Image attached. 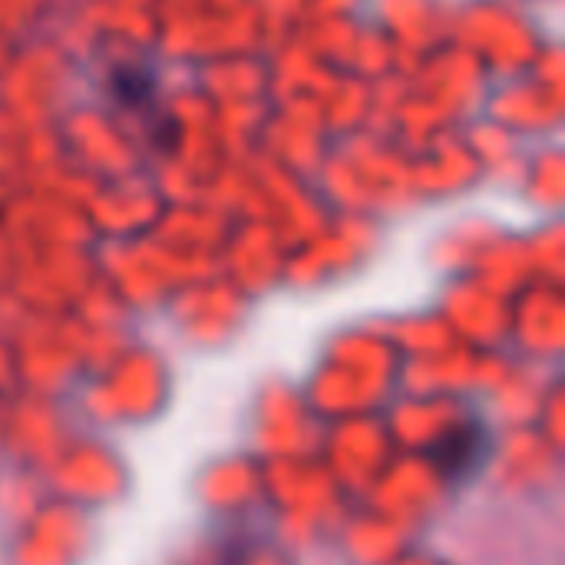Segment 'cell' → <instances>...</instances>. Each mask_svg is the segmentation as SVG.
<instances>
[{
  "instance_id": "obj_1",
  "label": "cell",
  "mask_w": 565,
  "mask_h": 565,
  "mask_svg": "<svg viewBox=\"0 0 565 565\" xmlns=\"http://www.w3.org/2000/svg\"><path fill=\"white\" fill-rule=\"evenodd\" d=\"M430 460L447 483H470L490 460V430L480 420H463L434 444Z\"/></svg>"
}]
</instances>
